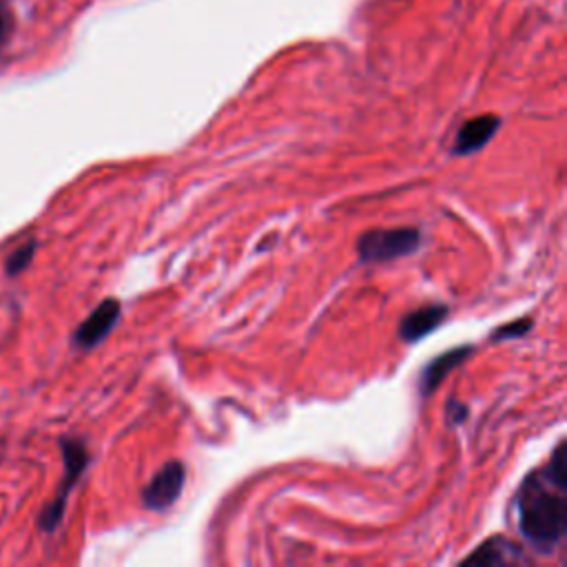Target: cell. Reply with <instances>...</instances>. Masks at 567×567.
<instances>
[{
	"mask_svg": "<svg viewBox=\"0 0 567 567\" xmlns=\"http://www.w3.org/2000/svg\"><path fill=\"white\" fill-rule=\"evenodd\" d=\"M567 445L560 441L549 461L525 476L516 492L521 536L538 554L560 547L567 532Z\"/></svg>",
	"mask_w": 567,
	"mask_h": 567,
	"instance_id": "obj_1",
	"label": "cell"
},
{
	"mask_svg": "<svg viewBox=\"0 0 567 567\" xmlns=\"http://www.w3.org/2000/svg\"><path fill=\"white\" fill-rule=\"evenodd\" d=\"M419 246H421L419 229H412V227L372 229L359 235L357 255H359V262L384 264V262H395L399 258L412 255Z\"/></svg>",
	"mask_w": 567,
	"mask_h": 567,
	"instance_id": "obj_2",
	"label": "cell"
},
{
	"mask_svg": "<svg viewBox=\"0 0 567 567\" xmlns=\"http://www.w3.org/2000/svg\"><path fill=\"white\" fill-rule=\"evenodd\" d=\"M63 456H65V476H63V485L56 494V498L43 510V516H41V527L45 532H54L63 516H65V507H67V498L74 490V485L78 483L81 474L85 472L87 463H90V454H87V448L83 445V441H76V439H63Z\"/></svg>",
	"mask_w": 567,
	"mask_h": 567,
	"instance_id": "obj_3",
	"label": "cell"
},
{
	"mask_svg": "<svg viewBox=\"0 0 567 567\" xmlns=\"http://www.w3.org/2000/svg\"><path fill=\"white\" fill-rule=\"evenodd\" d=\"M185 481H187V468L182 461L165 463L143 490L145 507L154 512H162L171 507L180 498L185 490Z\"/></svg>",
	"mask_w": 567,
	"mask_h": 567,
	"instance_id": "obj_4",
	"label": "cell"
},
{
	"mask_svg": "<svg viewBox=\"0 0 567 567\" xmlns=\"http://www.w3.org/2000/svg\"><path fill=\"white\" fill-rule=\"evenodd\" d=\"M120 313H123V306L118 300L109 297L105 300L76 330L74 335V342L81 346V348H94L98 346L101 342H105V337L116 328L118 319H120Z\"/></svg>",
	"mask_w": 567,
	"mask_h": 567,
	"instance_id": "obj_5",
	"label": "cell"
},
{
	"mask_svg": "<svg viewBox=\"0 0 567 567\" xmlns=\"http://www.w3.org/2000/svg\"><path fill=\"white\" fill-rule=\"evenodd\" d=\"M450 315V308L445 304H428L412 313H408L399 324V337L408 344H417L430 333H434Z\"/></svg>",
	"mask_w": 567,
	"mask_h": 567,
	"instance_id": "obj_6",
	"label": "cell"
},
{
	"mask_svg": "<svg viewBox=\"0 0 567 567\" xmlns=\"http://www.w3.org/2000/svg\"><path fill=\"white\" fill-rule=\"evenodd\" d=\"M472 355V346H456L452 350H445L441 355H437L432 361H428L419 375V392L421 397H430L441 381L454 370L459 368L468 357Z\"/></svg>",
	"mask_w": 567,
	"mask_h": 567,
	"instance_id": "obj_7",
	"label": "cell"
},
{
	"mask_svg": "<svg viewBox=\"0 0 567 567\" xmlns=\"http://www.w3.org/2000/svg\"><path fill=\"white\" fill-rule=\"evenodd\" d=\"M498 127H501V120L492 114L468 120L454 138L452 154L454 156H472V154L481 151L492 140V136L498 132Z\"/></svg>",
	"mask_w": 567,
	"mask_h": 567,
	"instance_id": "obj_8",
	"label": "cell"
},
{
	"mask_svg": "<svg viewBox=\"0 0 567 567\" xmlns=\"http://www.w3.org/2000/svg\"><path fill=\"white\" fill-rule=\"evenodd\" d=\"M465 563H479V565H512V563H525L523 552L518 545L503 536H494L479 545L470 556H465Z\"/></svg>",
	"mask_w": 567,
	"mask_h": 567,
	"instance_id": "obj_9",
	"label": "cell"
},
{
	"mask_svg": "<svg viewBox=\"0 0 567 567\" xmlns=\"http://www.w3.org/2000/svg\"><path fill=\"white\" fill-rule=\"evenodd\" d=\"M34 253H36V244H34V242L23 244L21 249H17V251L10 255V260H8V273H10V275L23 273V271L32 264Z\"/></svg>",
	"mask_w": 567,
	"mask_h": 567,
	"instance_id": "obj_10",
	"label": "cell"
},
{
	"mask_svg": "<svg viewBox=\"0 0 567 567\" xmlns=\"http://www.w3.org/2000/svg\"><path fill=\"white\" fill-rule=\"evenodd\" d=\"M532 326H534V322H532L529 317H521V319H514V322H510V324L496 328V330L492 333V339H494V342L518 339V337H523Z\"/></svg>",
	"mask_w": 567,
	"mask_h": 567,
	"instance_id": "obj_11",
	"label": "cell"
},
{
	"mask_svg": "<svg viewBox=\"0 0 567 567\" xmlns=\"http://www.w3.org/2000/svg\"><path fill=\"white\" fill-rule=\"evenodd\" d=\"M468 419V406L465 403H459V401H454V399H450L448 401V421L452 423V426H459V423H463Z\"/></svg>",
	"mask_w": 567,
	"mask_h": 567,
	"instance_id": "obj_12",
	"label": "cell"
},
{
	"mask_svg": "<svg viewBox=\"0 0 567 567\" xmlns=\"http://www.w3.org/2000/svg\"><path fill=\"white\" fill-rule=\"evenodd\" d=\"M0 39H3V21H0Z\"/></svg>",
	"mask_w": 567,
	"mask_h": 567,
	"instance_id": "obj_13",
	"label": "cell"
}]
</instances>
